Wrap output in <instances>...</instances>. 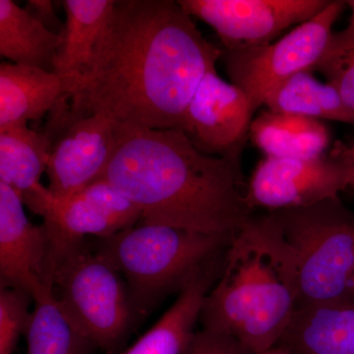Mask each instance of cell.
<instances>
[{"mask_svg":"<svg viewBox=\"0 0 354 354\" xmlns=\"http://www.w3.org/2000/svg\"><path fill=\"white\" fill-rule=\"evenodd\" d=\"M223 55L178 1L114 0L67 113L102 115L118 127L183 131L193 95Z\"/></svg>","mask_w":354,"mask_h":354,"instance_id":"obj_1","label":"cell"},{"mask_svg":"<svg viewBox=\"0 0 354 354\" xmlns=\"http://www.w3.org/2000/svg\"><path fill=\"white\" fill-rule=\"evenodd\" d=\"M241 151H200L179 130L116 127V147L102 179L140 209L144 223L234 235L253 216Z\"/></svg>","mask_w":354,"mask_h":354,"instance_id":"obj_2","label":"cell"},{"mask_svg":"<svg viewBox=\"0 0 354 354\" xmlns=\"http://www.w3.org/2000/svg\"><path fill=\"white\" fill-rule=\"evenodd\" d=\"M297 295L295 257L267 212L232 236L199 321L203 329L232 335L260 354L278 346L297 311Z\"/></svg>","mask_w":354,"mask_h":354,"instance_id":"obj_3","label":"cell"},{"mask_svg":"<svg viewBox=\"0 0 354 354\" xmlns=\"http://www.w3.org/2000/svg\"><path fill=\"white\" fill-rule=\"evenodd\" d=\"M234 235L200 234L140 221L97 239L94 247L122 274L135 308L144 319L165 297L179 295L200 272L223 257Z\"/></svg>","mask_w":354,"mask_h":354,"instance_id":"obj_4","label":"cell"},{"mask_svg":"<svg viewBox=\"0 0 354 354\" xmlns=\"http://www.w3.org/2000/svg\"><path fill=\"white\" fill-rule=\"evenodd\" d=\"M50 241L51 279L58 304L97 348L115 353L143 320L127 281L85 239L70 241L50 235Z\"/></svg>","mask_w":354,"mask_h":354,"instance_id":"obj_5","label":"cell"},{"mask_svg":"<svg viewBox=\"0 0 354 354\" xmlns=\"http://www.w3.org/2000/svg\"><path fill=\"white\" fill-rule=\"evenodd\" d=\"M272 213L297 264V310L348 298L354 274V214L339 197Z\"/></svg>","mask_w":354,"mask_h":354,"instance_id":"obj_6","label":"cell"},{"mask_svg":"<svg viewBox=\"0 0 354 354\" xmlns=\"http://www.w3.org/2000/svg\"><path fill=\"white\" fill-rule=\"evenodd\" d=\"M346 1H330L315 17L297 25L278 41L239 50H223L225 70L256 111L279 86L301 71H312L333 37V26Z\"/></svg>","mask_w":354,"mask_h":354,"instance_id":"obj_7","label":"cell"},{"mask_svg":"<svg viewBox=\"0 0 354 354\" xmlns=\"http://www.w3.org/2000/svg\"><path fill=\"white\" fill-rule=\"evenodd\" d=\"M64 100L44 130L50 139L48 189L68 196L102 179L116 147V127L102 115L73 118Z\"/></svg>","mask_w":354,"mask_h":354,"instance_id":"obj_8","label":"cell"},{"mask_svg":"<svg viewBox=\"0 0 354 354\" xmlns=\"http://www.w3.org/2000/svg\"><path fill=\"white\" fill-rule=\"evenodd\" d=\"M23 200L32 213L43 218L48 234L57 239H104L142 220L140 209L104 179L68 196H57L41 183L26 192Z\"/></svg>","mask_w":354,"mask_h":354,"instance_id":"obj_9","label":"cell"},{"mask_svg":"<svg viewBox=\"0 0 354 354\" xmlns=\"http://www.w3.org/2000/svg\"><path fill=\"white\" fill-rule=\"evenodd\" d=\"M329 0H178L192 17L211 26L223 50H239L271 44L292 25L320 13Z\"/></svg>","mask_w":354,"mask_h":354,"instance_id":"obj_10","label":"cell"},{"mask_svg":"<svg viewBox=\"0 0 354 354\" xmlns=\"http://www.w3.org/2000/svg\"><path fill=\"white\" fill-rule=\"evenodd\" d=\"M351 178V165L330 153L312 158L266 157L251 176L248 200L253 209L268 212L312 206L339 197Z\"/></svg>","mask_w":354,"mask_h":354,"instance_id":"obj_11","label":"cell"},{"mask_svg":"<svg viewBox=\"0 0 354 354\" xmlns=\"http://www.w3.org/2000/svg\"><path fill=\"white\" fill-rule=\"evenodd\" d=\"M254 113L245 93L212 70L191 100L183 132L202 152L223 157L242 150Z\"/></svg>","mask_w":354,"mask_h":354,"instance_id":"obj_12","label":"cell"},{"mask_svg":"<svg viewBox=\"0 0 354 354\" xmlns=\"http://www.w3.org/2000/svg\"><path fill=\"white\" fill-rule=\"evenodd\" d=\"M24 206L22 195L0 183V288L34 298L53 286L50 241L46 225L31 223Z\"/></svg>","mask_w":354,"mask_h":354,"instance_id":"obj_13","label":"cell"},{"mask_svg":"<svg viewBox=\"0 0 354 354\" xmlns=\"http://www.w3.org/2000/svg\"><path fill=\"white\" fill-rule=\"evenodd\" d=\"M77 87L73 79L55 72L11 64H0V127L28 124L51 113L70 99Z\"/></svg>","mask_w":354,"mask_h":354,"instance_id":"obj_14","label":"cell"},{"mask_svg":"<svg viewBox=\"0 0 354 354\" xmlns=\"http://www.w3.org/2000/svg\"><path fill=\"white\" fill-rule=\"evenodd\" d=\"M225 258V254L200 272L162 318L123 354H183L196 333L205 297L223 272Z\"/></svg>","mask_w":354,"mask_h":354,"instance_id":"obj_15","label":"cell"},{"mask_svg":"<svg viewBox=\"0 0 354 354\" xmlns=\"http://www.w3.org/2000/svg\"><path fill=\"white\" fill-rule=\"evenodd\" d=\"M278 346L291 354H354V297L297 309Z\"/></svg>","mask_w":354,"mask_h":354,"instance_id":"obj_16","label":"cell"},{"mask_svg":"<svg viewBox=\"0 0 354 354\" xmlns=\"http://www.w3.org/2000/svg\"><path fill=\"white\" fill-rule=\"evenodd\" d=\"M114 0H64L66 19L55 62V73L78 85L90 66L108 23Z\"/></svg>","mask_w":354,"mask_h":354,"instance_id":"obj_17","label":"cell"},{"mask_svg":"<svg viewBox=\"0 0 354 354\" xmlns=\"http://www.w3.org/2000/svg\"><path fill=\"white\" fill-rule=\"evenodd\" d=\"M250 136L266 157L312 158L329 147V128L322 121L268 111L252 121Z\"/></svg>","mask_w":354,"mask_h":354,"instance_id":"obj_18","label":"cell"},{"mask_svg":"<svg viewBox=\"0 0 354 354\" xmlns=\"http://www.w3.org/2000/svg\"><path fill=\"white\" fill-rule=\"evenodd\" d=\"M62 35L51 32L12 0H0V55L11 64L55 71Z\"/></svg>","mask_w":354,"mask_h":354,"instance_id":"obj_19","label":"cell"},{"mask_svg":"<svg viewBox=\"0 0 354 354\" xmlns=\"http://www.w3.org/2000/svg\"><path fill=\"white\" fill-rule=\"evenodd\" d=\"M50 139L28 124L0 127V183L19 194L41 184L50 158Z\"/></svg>","mask_w":354,"mask_h":354,"instance_id":"obj_20","label":"cell"},{"mask_svg":"<svg viewBox=\"0 0 354 354\" xmlns=\"http://www.w3.org/2000/svg\"><path fill=\"white\" fill-rule=\"evenodd\" d=\"M311 72L295 74L271 93L264 102L269 111L354 124V111L342 101L337 88L319 82Z\"/></svg>","mask_w":354,"mask_h":354,"instance_id":"obj_21","label":"cell"},{"mask_svg":"<svg viewBox=\"0 0 354 354\" xmlns=\"http://www.w3.org/2000/svg\"><path fill=\"white\" fill-rule=\"evenodd\" d=\"M34 302L25 334L27 354H91L97 348L65 315L53 286L35 297Z\"/></svg>","mask_w":354,"mask_h":354,"instance_id":"obj_22","label":"cell"},{"mask_svg":"<svg viewBox=\"0 0 354 354\" xmlns=\"http://www.w3.org/2000/svg\"><path fill=\"white\" fill-rule=\"evenodd\" d=\"M339 91L342 101L354 111V36L333 34L329 46L315 68Z\"/></svg>","mask_w":354,"mask_h":354,"instance_id":"obj_23","label":"cell"},{"mask_svg":"<svg viewBox=\"0 0 354 354\" xmlns=\"http://www.w3.org/2000/svg\"><path fill=\"white\" fill-rule=\"evenodd\" d=\"M32 300L27 291L0 288V354L15 353L21 335H25L31 322Z\"/></svg>","mask_w":354,"mask_h":354,"instance_id":"obj_24","label":"cell"},{"mask_svg":"<svg viewBox=\"0 0 354 354\" xmlns=\"http://www.w3.org/2000/svg\"><path fill=\"white\" fill-rule=\"evenodd\" d=\"M183 354H255L235 337L215 330L195 333Z\"/></svg>","mask_w":354,"mask_h":354,"instance_id":"obj_25","label":"cell"},{"mask_svg":"<svg viewBox=\"0 0 354 354\" xmlns=\"http://www.w3.org/2000/svg\"><path fill=\"white\" fill-rule=\"evenodd\" d=\"M25 9L51 32L60 35L64 31V24L58 20L53 2L50 0H30Z\"/></svg>","mask_w":354,"mask_h":354,"instance_id":"obj_26","label":"cell"},{"mask_svg":"<svg viewBox=\"0 0 354 354\" xmlns=\"http://www.w3.org/2000/svg\"><path fill=\"white\" fill-rule=\"evenodd\" d=\"M330 153L335 157L342 158L351 165V169H353V178H351L348 189L353 191L354 194V136L349 137L344 141L337 142Z\"/></svg>","mask_w":354,"mask_h":354,"instance_id":"obj_27","label":"cell"},{"mask_svg":"<svg viewBox=\"0 0 354 354\" xmlns=\"http://www.w3.org/2000/svg\"><path fill=\"white\" fill-rule=\"evenodd\" d=\"M346 4L351 7V19H349L348 27H346L342 32H344L348 35H351V36H354V0H349V1H346Z\"/></svg>","mask_w":354,"mask_h":354,"instance_id":"obj_28","label":"cell"},{"mask_svg":"<svg viewBox=\"0 0 354 354\" xmlns=\"http://www.w3.org/2000/svg\"><path fill=\"white\" fill-rule=\"evenodd\" d=\"M260 354H291L288 349L283 348L281 346H276L274 348H270L269 351H264Z\"/></svg>","mask_w":354,"mask_h":354,"instance_id":"obj_29","label":"cell"},{"mask_svg":"<svg viewBox=\"0 0 354 354\" xmlns=\"http://www.w3.org/2000/svg\"><path fill=\"white\" fill-rule=\"evenodd\" d=\"M349 297H354V274L353 281H351V291H349Z\"/></svg>","mask_w":354,"mask_h":354,"instance_id":"obj_30","label":"cell"}]
</instances>
